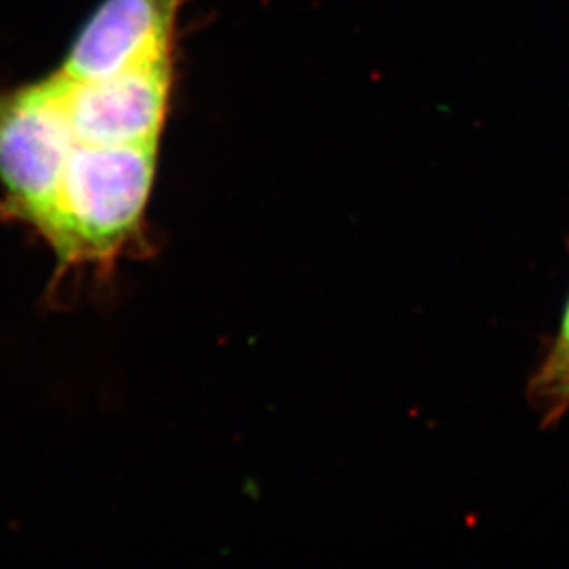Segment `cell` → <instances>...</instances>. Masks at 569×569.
I'll list each match as a JSON object with an SVG mask.
<instances>
[{
	"mask_svg": "<svg viewBox=\"0 0 569 569\" xmlns=\"http://www.w3.org/2000/svg\"><path fill=\"white\" fill-rule=\"evenodd\" d=\"M527 400L542 428H553L569 411V297L559 332L549 339L542 360L527 381Z\"/></svg>",
	"mask_w": 569,
	"mask_h": 569,
	"instance_id": "obj_4",
	"label": "cell"
},
{
	"mask_svg": "<svg viewBox=\"0 0 569 569\" xmlns=\"http://www.w3.org/2000/svg\"><path fill=\"white\" fill-rule=\"evenodd\" d=\"M56 80L78 144H159L172 87L170 58L97 80L63 72Z\"/></svg>",
	"mask_w": 569,
	"mask_h": 569,
	"instance_id": "obj_2",
	"label": "cell"
},
{
	"mask_svg": "<svg viewBox=\"0 0 569 569\" xmlns=\"http://www.w3.org/2000/svg\"><path fill=\"white\" fill-rule=\"evenodd\" d=\"M184 0H103L76 39L63 72L97 80L168 60Z\"/></svg>",
	"mask_w": 569,
	"mask_h": 569,
	"instance_id": "obj_3",
	"label": "cell"
},
{
	"mask_svg": "<svg viewBox=\"0 0 569 569\" xmlns=\"http://www.w3.org/2000/svg\"><path fill=\"white\" fill-rule=\"evenodd\" d=\"M76 146L56 76L0 92V214L38 232Z\"/></svg>",
	"mask_w": 569,
	"mask_h": 569,
	"instance_id": "obj_1",
	"label": "cell"
}]
</instances>
